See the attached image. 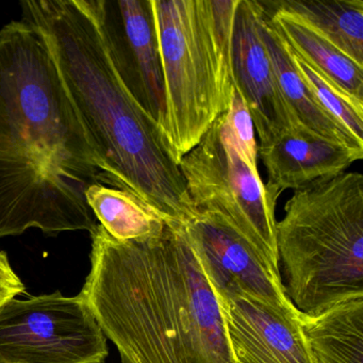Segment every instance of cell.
I'll return each mask as SVG.
<instances>
[{
	"label": "cell",
	"mask_w": 363,
	"mask_h": 363,
	"mask_svg": "<svg viewBox=\"0 0 363 363\" xmlns=\"http://www.w3.org/2000/svg\"><path fill=\"white\" fill-rule=\"evenodd\" d=\"M86 201L101 226L118 241L147 239L160 235L164 222L139 199L105 184L91 186Z\"/></svg>",
	"instance_id": "cell-17"
},
{
	"label": "cell",
	"mask_w": 363,
	"mask_h": 363,
	"mask_svg": "<svg viewBox=\"0 0 363 363\" xmlns=\"http://www.w3.org/2000/svg\"><path fill=\"white\" fill-rule=\"evenodd\" d=\"M313 363H363V295L301 315Z\"/></svg>",
	"instance_id": "cell-15"
},
{
	"label": "cell",
	"mask_w": 363,
	"mask_h": 363,
	"mask_svg": "<svg viewBox=\"0 0 363 363\" xmlns=\"http://www.w3.org/2000/svg\"><path fill=\"white\" fill-rule=\"evenodd\" d=\"M107 337L82 295L13 298L0 307V363H105Z\"/></svg>",
	"instance_id": "cell-7"
},
{
	"label": "cell",
	"mask_w": 363,
	"mask_h": 363,
	"mask_svg": "<svg viewBox=\"0 0 363 363\" xmlns=\"http://www.w3.org/2000/svg\"><path fill=\"white\" fill-rule=\"evenodd\" d=\"M262 9L269 25L293 54L344 94L363 103V67L295 16L284 12L267 11L263 7Z\"/></svg>",
	"instance_id": "cell-14"
},
{
	"label": "cell",
	"mask_w": 363,
	"mask_h": 363,
	"mask_svg": "<svg viewBox=\"0 0 363 363\" xmlns=\"http://www.w3.org/2000/svg\"><path fill=\"white\" fill-rule=\"evenodd\" d=\"M184 228L218 296L248 297L277 311L301 316L286 296L279 274L269 269L222 218L197 212Z\"/></svg>",
	"instance_id": "cell-9"
},
{
	"label": "cell",
	"mask_w": 363,
	"mask_h": 363,
	"mask_svg": "<svg viewBox=\"0 0 363 363\" xmlns=\"http://www.w3.org/2000/svg\"><path fill=\"white\" fill-rule=\"evenodd\" d=\"M80 295L123 363H235L216 291L184 227L118 241L101 224Z\"/></svg>",
	"instance_id": "cell-2"
},
{
	"label": "cell",
	"mask_w": 363,
	"mask_h": 363,
	"mask_svg": "<svg viewBox=\"0 0 363 363\" xmlns=\"http://www.w3.org/2000/svg\"><path fill=\"white\" fill-rule=\"evenodd\" d=\"M267 184L279 194L298 190L323 178L346 172L363 154L303 130L288 133L267 146H258Z\"/></svg>",
	"instance_id": "cell-12"
},
{
	"label": "cell",
	"mask_w": 363,
	"mask_h": 363,
	"mask_svg": "<svg viewBox=\"0 0 363 363\" xmlns=\"http://www.w3.org/2000/svg\"><path fill=\"white\" fill-rule=\"evenodd\" d=\"M197 212L216 214L243 238L269 269L279 274L275 208L279 193L264 184L227 125L225 113L179 161Z\"/></svg>",
	"instance_id": "cell-6"
},
{
	"label": "cell",
	"mask_w": 363,
	"mask_h": 363,
	"mask_svg": "<svg viewBox=\"0 0 363 363\" xmlns=\"http://www.w3.org/2000/svg\"><path fill=\"white\" fill-rule=\"evenodd\" d=\"M286 296L318 313L363 295V175L344 172L295 190L276 225Z\"/></svg>",
	"instance_id": "cell-4"
},
{
	"label": "cell",
	"mask_w": 363,
	"mask_h": 363,
	"mask_svg": "<svg viewBox=\"0 0 363 363\" xmlns=\"http://www.w3.org/2000/svg\"><path fill=\"white\" fill-rule=\"evenodd\" d=\"M218 299L235 363H313L301 316L248 297Z\"/></svg>",
	"instance_id": "cell-11"
},
{
	"label": "cell",
	"mask_w": 363,
	"mask_h": 363,
	"mask_svg": "<svg viewBox=\"0 0 363 363\" xmlns=\"http://www.w3.org/2000/svg\"><path fill=\"white\" fill-rule=\"evenodd\" d=\"M164 84L163 138L179 164L230 105L239 0H150Z\"/></svg>",
	"instance_id": "cell-5"
},
{
	"label": "cell",
	"mask_w": 363,
	"mask_h": 363,
	"mask_svg": "<svg viewBox=\"0 0 363 363\" xmlns=\"http://www.w3.org/2000/svg\"><path fill=\"white\" fill-rule=\"evenodd\" d=\"M21 8L54 58L107 184L139 199L167 226L194 220L160 127L118 77L82 0H25Z\"/></svg>",
	"instance_id": "cell-3"
},
{
	"label": "cell",
	"mask_w": 363,
	"mask_h": 363,
	"mask_svg": "<svg viewBox=\"0 0 363 363\" xmlns=\"http://www.w3.org/2000/svg\"><path fill=\"white\" fill-rule=\"evenodd\" d=\"M26 288L10 264L7 254L0 250V307L7 301L24 294Z\"/></svg>",
	"instance_id": "cell-20"
},
{
	"label": "cell",
	"mask_w": 363,
	"mask_h": 363,
	"mask_svg": "<svg viewBox=\"0 0 363 363\" xmlns=\"http://www.w3.org/2000/svg\"><path fill=\"white\" fill-rule=\"evenodd\" d=\"M231 67L233 84L245 101L260 146L301 130L289 110L260 33L258 0H239L235 14Z\"/></svg>",
	"instance_id": "cell-10"
},
{
	"label": "cell",
	"mask_w": 363,
	"mask_h": 363,
	"mask_svg": "<svg viewBox=\"0 0 363 363\" xmlns=\"http://www.w3.org/2000/svg\"><path fill=\"white\" fill-rule=\"evenodd\" d=\"M225 118L238 145L240 146L250 164L258 167L257 164L258 145L255 137L254 123L245 101L235 86H233L230 105L225 113Z\"/></svg>",
	"instance_id": "cell-19"
},
{
	"label": "cell",
	"mask_w": 363,
	"mask_h": 363,
	"mask_svg": "<svg viewBox=\"0 0 363 363\" xmlns=\"http://www.w3.org/2000/svg\"><path fill=\"white\" fill-rule=\"evenodd\" d=\"M107 184L45 42L24 21L0 29V238L94 231L86 192Z\"/></svg>",
	"instance_id": "cell-1"
},
{
	"label": "cell",
	"mask_w": 363,
	"mask_h": 363,
	"mask_svg": "<svg viewBox=\"0 0 363 363\" xmlns=\"http://www.w3.org/2000/svg\"><path fill=\"white\" fill-rule=\"evenodd\" d=\"M290 52L295 69L313 91L323 107L344 125L359 141L363 142V103L344 94L313 67L291 50Z\"/></svg>",
	"instance_id": "cell-18"
},
{
	"label": "cell",
	"mask_w": 363,
	"mask_h": 363,
	"mask_svg": "<svg viewBox=\"0 0 363 363\" xmlns=\"http://www.w3.org/2000/svg\"><path fill=\"white\" fill-rule=\"evenodd\" d=\"M260 4L267 11L298 18L363 67L362 0H267Z\"/></svg>",
	"instance_id": "cell-16"
},
{
	"label": "cell",
	"mask_w": 363,
	"mask_h": 363,
	"mask_svg": "<svg viewBox=\"0 0 363 363\" xmlns=\"http://www.w3.org/2000/svg\"><path fill=\"white\" fill-rule=\"evenodd\" d=\"M112 67L146 113L162 127L164 84L150 0H82Z\"/></svg>",
	"instance_id": "cell-8"
},
{
	"label": "cell",
	"mask_w": 363,
	"mask_h": 363,
	"mask_svg": "<svg viewBox=\"0 0 363 363\" xmlns=\"http://www.w3.org/2000/svg\"><path fill=\"white\" fill-rule=\"evenodd\" d=\"M260 33L271 58L280 92L299 128L363 154V142L359 141L323 107L313 91L301 77L295 69L290 50L269 25L261 5Z\"/></svg>",
	"instance_id": "cell-13"
}]
</instances>
